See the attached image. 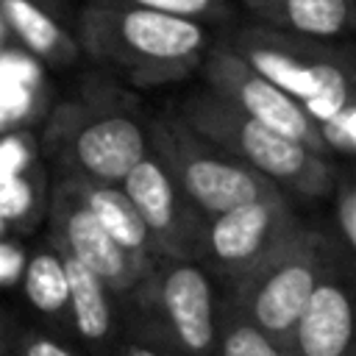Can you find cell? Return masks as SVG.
Masks as SVG:
<instances>
[{
  "mask_svg": "<svg viewBox=\"0 0 356 356\" xmlns=\"http://www.w3.org/2000/svg\"><path fill=\"white\" fill-rule=\"evenodd\" d=\"M120 186L145 222L153 256L192 259V248L206 217L192 206L150 150L125 172Z\"/></svg>",
  "mask_w": 356,
  "mask_h": 356,
  "instance_id": "obj_11",
  "label": "cell"
},
{
  "mask_svg": "<svg viewBox=\"0 0 356 356\" xmlns=\"http://www.w3.org/2000/svg\"><path fill=\"white\" fill-rule=\"evenodd\" d=\"M211 356H284V350L267 331H261L242 312L225 303Z\"/></svg>",
  "mask_w": 356,
  "mask_h": 356,
  "instance_id": "obj_18",
  "label": "cell"
},
{
  "mask_svg": "<svg viewBox=\"0 0 356 356\" xmlns=\"http://www.w3.org/2000/svg\"><path fill=\"white\" fill-rule=\"evenodd\" d=\"M222 39L259 75L298 100L314 125L356 103V56L348 39L300 36L259 19Z\"/></svg>",
  "mask_w": 356,
  "mask_h": 356,
  "instance_id": "obj_4",
  "label": "cell"
},
{
  "mask_svg": "<svg viewBox=\"0 0 356 356\" xmlns=\"http://www.w3.org/2000/svg\"><path fill=\"white\" fill-rule=\"evenodd\" d=\"M36 6H42L44 11H50L53 17H58L64 25H75V6L72 0H33Z\"/></svg>",
  "mask_w": 356,
  "mask_h": 356,
  "instance_id": "obj_27",
  "label": "cell"
},
{
  "mask_svg": "<svg viewBox=\"0 0 356 356\" xmlns=\"http://www.w3.org/2000/svg\"><path fill=\"white\" fill-rule=\"evenodd\" d=\"M0 234H11V231H8V225H6L3 220H0Z\"/></svg>",
  "mask_w": 356,
  "mask_h": 356,
  "instance_id": "obj_29",
  "label": "cell"
},
{
  "mask_svg": "<svg viewBox=\"0 0 356 356\" xmlns=\"http://www.w3.org/2000/svg\"><path fill=\"white\" fill-rule=\"evenodd\" d=\"M8 28H6V22H3V17H0V50H6V44H8Z\"/></svg>",
  "mask_w": 356,
  "mask_h": 356,
  "instance_id": "obj_28",
  "label": "cell"
},
{
  "mask_svg": "<svg viewBox=\"0 0 356 356\" xmlns=\"http://www.w3.org/2000/svg\"><path fill=\"white\" fill-rule=\"evenodd\" d=\"M47 242L58 250L72 256L78 264H83L89 273H95L114 298H125L136 289L142 275L147 273L145 264L131 259L111 236L108 231L58 184L47 192Z\"/></svg>",
  "mask_w": 356,
  "mask_h": 356,
  "instance_id": "obj_10",
  "label": "cell"
},
{
  "mask_svg": "<svg viewBox=\"0 0 356 356\" xmlns=\"http://www.w3.org/2000/svg\"><path fill=\"white\" fill-rule=\"evenodd\" d=\"M6 125H8V120H6L3 114H0V128H6Z\"/></svg>",
  "mask_w": 356,
  "mask_h": 356,
  "instance_id": "obj_30",
  "label": "cell"
},
{
  "mask_svg": "<svg viewBox=\"0 0 356 356\" xmlns=\"http://www.w3.org/2000/svg\"><path fill=\"white\" fill-rule=\"evenodd\" d=\"M300 222L286 195L239 203L203 220L192 259L228 289L278 250Z\"/></svg>",
  "mask_w": 356,
  "mask_h": 356,
  "instance_id": "obj_8",
  "label": "cell"
},
{
  "mask_svg": "<svg viewBox=\"0 0 356 356\" xmlns=\"http://www.w3.org/2000/svg\"><path fill=\"white\" fill-rule=\"evenodd\" d=\"M339 253L345 250L331 231L303 220L278 250L225 289V303L281 342L300 306Z\"/></svg>",
  "mask_w": 356,
  "mask_h": 356,
  "instance_id": "obj_7",
  "label": "cell"
},
{
  "mask_svg": "<svg viewBox=\"0 0 356 356\" xmlns=\"http://www.w3.org/2000/svg\"><path fill=\"white\" fill-rule=\"evenodd\" d=\"M28 248L17 234H0V286H17L25 267Z\"/></svg>",
  "mask_w": 356,
  "mask_h": 356,
  "instance_id": "obj_24",
  "label": "cell"
},
{
  "mask_svg": "<svg viewBox=\"0 0 356 356\" xmlns=\"http://www.w3.org/2000/svg\"><path fill=\"white\" fill-rule=\"evenodd\" d=\"M11 356H81V353L72 342L47 331L44 325H22L14 339Z\"/></svg>",
  "mask_w": 356,
  "mask_h": 356,
  "instance_id": "obj_23",
  "label": "cell"
},
{
  "mask_svg": "<svg viewBox=\"0 0 356 356\" xmlns=\"http://www.w3.org/2000/svg\"><path fill=\"white\" fill-rule=\"evenodd\" d=\"M278 345L284 356H356L353 256L339 253L331 261Z\"/></svg>",
  "mask_w": 356,
  "mask_h": 356,
  "instance_id": "obj_12",
  "label": "cell"
},
{
  "mask_svg": "<svg viewBox=\"0 0 356 356\" xmlns=\"http://www.w3.org/2000/svg\"><path fill=\"white\" fill-rule=\"evenodd\" d=\"M197 72H200L206 89L220 95L225 103H231L242 114H248V117L259 120L261 125L300 142L312 153L328 156L323 142H320L317 125L300 108V103L292 100L286 92H281L275 83H270L264 75H259L225 39L211 42L206 47Z\"/></svg>",
  "mask_w": 356,
  "mask_h": 356,
  "instance_id": "obj_9",
  "label": "cell"
},
{
  "mask_svg": "<svg viewBox=\"0 0 356 356\" xmlns=\"http://www.w3.org/2000/svg\"><path fill=\"white\" fill-rule=\"evenodd\" d=\"M39 150L56 175L120 184L150 150L147 120L111 75H83L81 86L47 111Z\"/></svg>",
  "mask_w": 356,
  "mask_h": 356,
  "instance_id": "obj_2",
  "label": "cell"
},
{
  "mask_svg": "<svg viewBox=\"0 0 356 356\" xmlns=\"http://www.w3.org/2000/svg\"><path fill=\"white\" fill-rule=\"evenodd\" d=\"M128 334L164 356H211L225 286L195 259L159 256L134 292L117 298Z\"/></svg>",
  "mask_w": 356,
  "mask_h": 356,
  "instance_id": "obj_3",
  "label": "cell"
},
{
  "mask_svg": "<svg viewBox=\"0 0 356 356\" xmlns=\"http://www.w3.org/2000/svg\"><path fill=\"white\" fill-rule=\"evenodd\" d=\"M320 142L331 159L337 156H353L356 150V103L334 111L331 117L317 122Z\"/></svg>",
  "mask_w": 356,
  "mask_h": 356,
  "instance_id": "obj_21",
  "label": "cell"
},
{
  "mask_svg": "<svg viewBox=\"0 0 356 356\" xmlns=\"http://www.w3.org/2000/svg\"><path fill=\"white\" fill-rule=\"evenodd\" d=\"M67 195H72L106 231L108 236L139 264L150 267L153 264V248L150 236L145 231V222L139 211L134 209L131 197L122 192L120 184H106V181H92L81 175H56V181Z\"/></svg>",
  "mask_w": 356,
  "mask_h": 356,
  "instance_id": "obj_13",
  "label": "cell"
},
{
  "mask_svg": "<svg viewBox=\"0 0 356 356\" xmlns=\"http://www.w3.org/2000/svg\"><path fill=\"white\" fill-rule=\"evenodd\" d=\"M19 289L31 312L44 323V328L70 342V281L61 253L47 239L36 242L28 250Z\"/></svg>",
  "mask_w": 356,
  "mask_h": 356,
  "instance_id": "obj_16",
  "label": "cell"
},
{
  "mask_svg": "<svg viewBox=\"0 0 356 356\" xmlns=\"http://www.w3.org/2000/svg\"><path fill=\"white\" fill-rule=\"evenodd\" d=\"M147 147L203 217L284 195L264 175L195 131L178 114L175 103L147 120Z\"/></svg>",
  "mask_w": 356,
  "mask_h": 356,
  "instance_id": "obj_6",
  "label": "cell"
},
{
  "mask_svg": "<svg viewBox=\"0 0 356 356\" xmlns=\"http://www.w3.org/2000/svg\"><path fill=\"white\" fill-rule=\"evenodd\" d=\"M175 108L195 131L264 175L284 195L325 197L331 192L337 172L334 159L312 153L300 142L261 125L259 120L225 103L211 89L200 86L184 95Z\"/></svg>",
  "mask_w": 356,
  "mask_h": 356,
  "instance_id": "obj_5",
  "label": "cell"
},
{
  "mask_svg": "<svg viewBox=\"0 0 356 356\" xmlns=\"http://www.w3.org/2000/svg\"><path fill=\"white\" fill-rule=\"evenodd\" d=\"M39 156V142L28 131H6L0 134V181L25 172L36 164Z\"/></svg>",
  "mask_w": 356,
  "mask_h": 356,
  "instance_id": "obj_22",
  "label": "cell"
},
{
  "mask_svg": "<svg viewBox=\"0 0 356 356\" xmlns=\"http://www.w3.org/2000/svg\"><path fill=\"white\" fill-rule=\"evenodd\" d=\"M72 33L83 56L139 89L186 81L211 44L203 22L128 0H83Z\"/></svg>",
  "mask_w": 356,
  "mask_h": 356,
  "instance_id": "obj_1",
  "label": "cell"
},
{
  "mask_svg": "<svg viewBox=\"0 0 356 356\" xmlns=\"http://www.w3.org/2000/svg\"><path fill=\"white\" fill-rule=\"evenodd\" d=\"M22 323L14 320L3 306H0V356H11V348H14V339L19 334Z\"/></svg>",
  "mask_w": 356,
  "mask_h": 356,
  "instance_id": "obj_25",
  "label": "cell"
},
{
  "mask_svg": "<svg viewBox=\"0 0 356 356\" xmlns=\"http://www.w3.org/2000/svg\"><path fill=\"white\" fill-rule=\"evenodd\" d=\"M47 181L42 167H31L0 181V220L11 234H22L39 225L47 209Z\"/></svg>",
  "mask_w": 356,
  "mask_h": 356,
  "instance_id": "obj_17",
  "label": "cell"
},
{
  "mask_svg": "<svg viewBox=\"0 0 356 356\" xmlns=\"http://www.w3.org/2000/svg\"><path fill=\"white\" fill-rule=\"evenodd\" d=\"M328 195L334 197V236L342 245V250L353 256L356 253V181L350 170L337 167Z\"/></svg>",
  "mask_w": 356,
  "mask_h": 356,
  "instance_id": "obj_19",
  "label": "cell"
},
{
  "mask_svg": "<svg viewBox=\"0 0 356 356\" xmlns=\"http://www.w3.org/2000/svg\"><path fill=\"white\" fill-rule=\"evenodd\" d=\"M242 6L264 25L314 39H348L356 25L353 0H242Z\"/></svg>",
  "mask_w": 356,
  "mask_h": 356,
  "instance_id": "obj_15",
  "label": "cell"
},
{
  "mask_svg": "<svg viewBox=\"0 0 356 356\" xmlns=\"http://www.w3.org/2000/svg\"><path fill=\"white\" fill-rule=\"evenodd\" d=\"M145 8H156L172 17H186L195 22H228L234 17L231 0H128Z\"/></svg>",
  "mask_w": 356,
  "mask_h": 356,
  "instance_id": "obj_20",
  "label": "cell"
},
{
  "mask_svg": "<svg viewBox=\"0 0 356 356\" xmlns=\"http://www.w3.org/2000/svg\"><path fill=\"white\" fill-rule=\"evenodd\" d=\"M120 356H164V353L159 348H153L150 342H145V339H139V337L125 331L122 345H120Z\"/></svg>",
  "mask_w": 356,
  "mask_h": 356,
  "instance_id": "obj_26",
  "label": "cell"
},
{
  "mask_svg": "<svg viewBox=\"0 0 356 356\" xmlns=\"http://www.w3.org/2000/svg\"><path fill=\"white\" fill-rule=\"evenodd\" d=\"M0 17L25 53L44 67L64 70L83 56L72 28L33 0H0Z\"/></svg>",
  "mask_w": 356,
  "mask_h": 356,
  "instance_id": "obj_14",
  "label": "cell"
}]
</instances>
